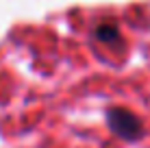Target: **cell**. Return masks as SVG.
Returning a JSON list of instances; mask_svg holds the SVG:
<instances>
[{"label": "cell", "instance_id": "1", "mask_svg": "<svg viewBox=\"0 0 150 148\" xmlns=\"http://www.w3.org/2000/svg\"><path fill=\"white\" fill-rule=\"evenodd\" d=\"M107 120H109V126L113 129V133H117L124 140H139L144 133L142 122L126 109H109Z\"/></svg>", "mask_w": 150, "mask_h": 148}, {"label": "cell", "instance_id": "2", "mask_svg": "<svg viewBox=\"0 0 150 148\" xmlns=\"http://www.w3.org/2000/svg\"><path fill=\"white\" fill-rule=\"evenodd\" d=\"M96 37L102 39V42H107V44H113V42H117L120 33H117V28L113 26V24H100V26L96 28Z\"/></svg>", "mask_w": 150, "mask_h": 148}]
</instances>
